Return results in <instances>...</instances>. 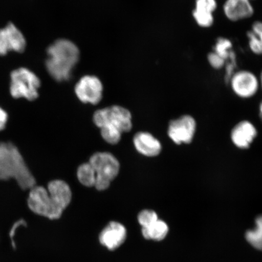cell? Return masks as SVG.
<instances>
[{"label": "cell", "instance_id": "cell-11", "mask_svg": "<svg viewBox=\"0 0 262 262\" xmlns=\"http://www.w3.org/2000/svg\"><path fill=\"white\" fill-rule=\"evenodd\" d=\"M126 228L117 222H111L101 232L99 236L100 244L110 251L119 248L126 238Z\"/></svg>", "mask_w": 262, "mask_h": 262}, {"label": "cell", "instance_id": "cell-16", "mask_svg": "<svg viewBox=\"0 0 262 262\" xmlns=\"http://www.w3.org/2000/svg\"><path fill=\"white\" fill-rule=\"evenodd\" d=\"M169 231L168 225L163 221L157 220L148 227L142 228V235L147 240L161 241L166 237Z\"/></svg>", "mask_w": 262, "mask_h": 262}, {"label": "cell", "instance_id": "cell-22", "mask_svg": "<svg viewBox=\"0 0 262 262\" xmlns=\"http://www.w3.org/2000/svg\"><path fill=\"white\" fill-rule=\"evenodd\" d=\"M138 222L141 227L145 228L158 220L159 217L157 213L150 209H145L141 211L138 215Z\"/></svg>", "mask_w": 262, "mask_h": 262}, {"label": "cell", "instance_id": "cell-3", "mask_svg": "<svg viewBox=\"0 0 262 262\" xmlns=\"http://www.w3.org/2000/svg\"><path fill=\"white\" fill-rule=\"evenodd\" d=\"M41 81L33 72L27 68H18L11 74L10 94L15 100L24 98L29 101L37 99Z\"/></svg>", "mask_w": 262, "mask_h": 262}, {"label": "cell", "instance_id": "cell-10", "mask_svg": "<svg viewBox=\"0 0 262 262\" xmlns=\"http://www.w3.org/2000/svg\"><path fill=\"white\" fill-rule=\"evenodd\" d=\"M232 90L242 98L253 97L257 93L259 82L255 75L247 71H241L230 78Z\"/></svg>", "mask_w": 262, "mask_h": 262}, {"label": "cell", "instance_id": "cell-5", "mask_svg": "<svg viewBox=\"0 0 262 262\" xmlns=\"http://www.w3.org/2000/svg\"><path fill=\"white\" fill-rule=\"evenodd\" d=\"M89 162L96 173L95 188L98 191L107 189L111 182L119 174V161L112 154L103 152L95 153L91 157Z\"/></svg>", "mask_w": 262, "mask_h": 262}, {"label": "cell", "instance_id": "cell-7", "mask_svg": "<svg viewBox=\"0 0 262 262\" xmlns=\"http://www.w3.org/2000/svg\"><path fill=\"white\" fill-rule=\"evenodd\" d=\"M103 86L101 81L94 75L81 77L75 86V93L84 103L97 104L102 99Z\"/></svg>", "mask_w": 262, "mask_h": 262}, {"label": "cell", "instance_id": "cell-23", "mask_svg": "<svg viewBox=\"0 0 262 262\" xmlns=\"http://www.w3.org/2000/svg\"><path fill=\"white\" fill-rule=\"evenodd\" d=\"M193 16H194L196 24L202 27L208 28L214 22V17L211 13L196 11L194 9L193 11Z\"/></svg>", "mask_w": 262, "mask_h": 262}, {"label": "cell", "instance_id": "cell-12", "mask_svg": "<svg viewBox=\"0 0 262 262\" xmlns=\"http://www.w3.org/2000/svg\"><path fill=\"white\" fill-rule=\"evenodd\" d=\"M47 188L55 204L64 211L72 200V192L70 186L63 180H54L48 183Z\"/></svg>", "mask_w": 262, "mask_h": 262}, {"label": "cell", "instance_id": "cell-8", "mask_svg": "<svg viewBox=\"0 0 262 262\" xmlns=\"http://www.w3.org/2000/svg\"><path fill=\"white\" fill-rule=\"evenodd\" d=\"M196 129V123L190 116H183L171 121L168 127L169 138L178 145L191 142Z\"/></svg>", "mask_w": 262, "mask_h": 262}, {"label": "cell", "instance_id": "cell-18", "mask_svg": "<svg viewBox=\"0 0 262 262\" xmlns=\"http://www.w3.org/2000/svg\"><path fill=\"white\" fill-rule=\"evenodd\" d=\"M77 178L82 185L87 187L96 185V173L90 162L82 164L77 169Z\"/></svg>", "mask_w": 262, "mask_h": 262}, {"label": "cell", "instance_id": "cell-2", "mask_svg": "<svg viewBox=\"0 0 262 262\" xmlns=\"http://www.w3.org/2000/svg\"><path fill=\"white\" fill-rule=\"evenodd\" d=\"M46 61L48 73L57 81L70 79L75 66L80 59V51L77 45L67 39H60L47 49Z\"/></svg>", "mask_w": 262, "mask_h": 262}, {"label": "cell", "instance_id": "cell-25", "mask_svg": "<svg viewBox=\"0 0 262 262\" xmlns=\"http://www.w3.org/2000/svg\"><path fill=\"white\" fill-rule=\"evenodd\" d=\"M208 60L211 67L215 69H221L225 65L226 61L214 52L208 54Z\"/></svg>", "mask_w": 262, "mask_h": 262}, {"label": "cell", "instance_id": "cell-1", "mask_svg": "<svg viewBox=\"0 0 262 262\" xmlns=\"http://www.w3.org/2000/svg\"><path fill=\"white\" fill-rule=\"evenodd\" d=\"M14 180L24 191L37 185L18 147L11 142H0V181Z\"/></svg>", "mask_w": 262, "mask_h": 262}, {"label": "cell", "instance_id": "cell-6", "mask_svg": "<svg viewBox=\"0 0 262 262\" xmlns=\"http://www.w3.org/2000/svg\"><path fill=\"white\" fill-rule=\"evenodd\" d=\"M94 123L99 127L110 126L122 134L132 129V116L128 110L120 106H112L99 110L94 113Z\"/></svg>", "mask_w": 262, "mask_h": 262}, {"label": "cell", "instance_id": "cell-28", "mask_svg": "<svg viewBox=\"0 0 262 262\" xmlns=\"http://www.w3.org/2000/svg\"><path fill=\"white\" fill-rule=\"evenodd\" d=\"M260 83H261V87H262V73L260 75Z\"/></svg>", "mask_w": 262, "mask_h": 262}, {"label": "cell", "instance_id": "cell-13", "mask_svg": "<svg viewBox=\"0 0 262 262\" xmlns=\"http://www.w3.org/2000/svg\"><path fill=\"white\" fill-rule=\"evenodd\" d=\"M257 136V130L248 121H243L232 129L231 137L232 142L241 149H247Z\"/></svg>", "mask_w": 262, "mask_h": 262}, {"label": "cell", "instance_id": "cell-14", "mask_svg": "<svg viewBox=\"0 0 262 262\" xmlns=\"http://www.w3.org/2000/svg\"><path fill=\"white\" fill-rule=\"evenodd\" d=\"M133 142L137 151L143 156L155 157L161 152V143L150 133L140 132L136 134Z\"/></svg>", "mask_w": 262, "mask_h": 262}, {"label": "cell", "instance_id": "cell-24", "mask_svg": "<svg viewBox=\"0 0 262 262\" xmlns=\"http://www.w3.org/2000/svg\"><path fill=\"white\" fill-rule=\"evenodd\" d=\"M216 8H217V2L215 0H196L194 9L196 11L212 14Z\"/></svg>", "mask_w": 262, "mask_h": 262}, {"label": "cell", "instance_id": "cell-15", "mask_svg": "<svg viewBox=\"0 0 262 262\" xmlns=\"http://www.w3.org/2000/svg\"><path fill=\"white\" fill-rule=\"evenodd\" d=\"M224 11L225 15L232 21L250 17L254 13L250 0H227Z\"/></svg>", "mask_w": 262, "mask_h": 262}, {"label": "cell", "instance_id": "cell-21", "mask_svg": "<svg viewBox=\"0 0 262 262\" xmlns=\"http://www.w3.org/2000/svg\"><path fill=\"white\" fill-rule=\"evenodd\" d=\"M232 47L231 42L228 39L219 38L217 42L214 47V52L220 55L223 58L227 60L230 57L231 52L230 49Z\"/></svg>", "mask_w": 262, "mask_h": 262}, {"label": "cell", "instance_id": "cell-9", "mask_svg": "<svg viewBox=\"0 0 262 262\" xmlns=\"http://www.w3.org/2000/svg\"><path fill=\"white\" fill-rule=\"evenodd\" d=\"M26 45L24 35L12 23L0 29V55H5L12 51L23 52Z\"/></svg>", "mask_w": 262, "mask_h": 262}, {"label": "cell", "instance_id": "cell-17", "mask_svg": "<svg viewBox=\"0 0 262 262\" xmlns=\"http://www.w3.org/2000/svg\"><path fill=\"white\" fill-rule=\"evenodd\" d=\"M247 35L251 50L254 54H262V22H254Z\"/></svg>", "mask_w": 262, "mask_h": 262}, {"label": "cell", "instance_id": "cell-19", "mask_svg": "<svg viewBox=\"0 0 262 262\" xmlns=\"http://www.w3.org/2000/svg\"><path fill=\"white\" fill-rule=\"evenodd\" d=\"M245 237L253 247L262 251V215L256 219L255 229L248 231Z\"/></svg>", "mask_w": 262, "mask_h": 262}, {"label": "cell", "instance_id": "cell-27", "mask_svg": "<svg viewBox=\"0 0 262 262\" xmlns=\"http://www.w3.org/2000/svg\"><path fill=\"white\" fill-rule=\"evenodd\" d=\"M259 110H260V116L261 119L262 120V101H261V103L260 104Z\"/></svg>", "mask_w": 262, "mask_h": 262}, {"label": "cell", "instance_id": "cell-26", "mask_svg": "<svg viewBox=\"0 0 262 262\" xmlns=\"http://www.w3.org/2000/svg\"><path fill=\"white\" fill-rule=\"evenodd\" d=\"M9 115L4 108L0 106V132H2L7 126Z\"/></svg>", "mask_w": 262, "mask_h": 262}, {"label": "cell", "instance_id": "cell-29", "mask_svg": "<svg viewBox=\"0 0 262 262\" xmlns=\"http://www.w3.org/2000/svg\"><path fill=\"white\" fill-rule=\"evenodd\" d=\"M250 1L251 2V0H250Z\"/></svg>", "mask_w": 262, "mask_h": 262}, {"label": "cell", "instance_id": "cell-20", "mask_svg": "<svg viewBox=\"0 0 262 262\" xmlns=\"http://www.w3.org/2000/svg\"><path fill=\"white\" fill-rule=\"evenodd\" d=\"M101 137L108 143L116 145L122 138V133L119 129L113 127L103 126L100 127Z\"/></svg>", "mask_w": 262, "mask_h": 262}, {"label": "cell", "instance_id": "cell-4", "mask_svg": "<svg viewBox=\"0 0 262 262\" xmlns=\"http://www.w3.org/2000/svg\"><path fill=\"white\" fill-rule=\"evenodd\" d=\"M27 206L33 214L49 220L60 219L63 211L55 204L45 186L37 185L28 191Z\"/></svg>", "mask_w": 262, "mask_h": 262}]
</instances>
